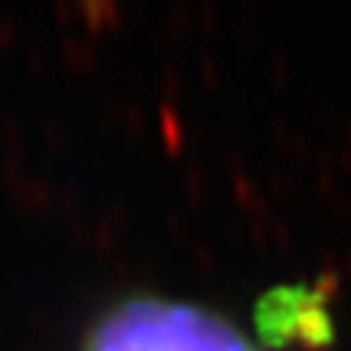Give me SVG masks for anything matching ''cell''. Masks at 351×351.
Listing matches in <instances>:
<instances>
[{"label": "cell", "instance_id": "obj_1", "mask_svg": "<svg viewBox=\"0 0 351 351\" xmlns=\"http://www.w3.org/2000/svg\"><path fill=\"white\" fill-rule=\"evenodd\" d=\"M83 351H252L221 315L202 307L136 296L95 321Z\"/></svg>", "mask_w": 351, "mask_h": 351}]
</instances>
